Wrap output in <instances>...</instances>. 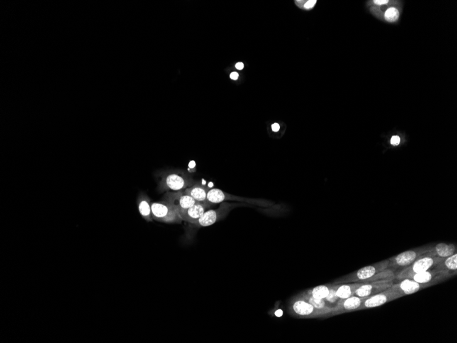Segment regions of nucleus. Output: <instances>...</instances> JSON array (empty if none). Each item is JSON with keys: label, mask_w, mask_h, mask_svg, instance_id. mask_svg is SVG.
Segmentation results:
<instances>
[{"label": "nucleus", "mask_w": 457, "mask_h": 343, "mask_svg": "<svg viewBox=\"0 0 457 343\" xmlns=\"http://www.w3.org/2000/svg\"><path fill=\"white\" fill-rule=\"evenodd\" d=\"M152 217L166 224H181L183 220L178 207L173 202H155L152 204Z\"/></svg>", "instance_id": "obj_1"}, {"label": "nucleus", "mask_w": 457, "mask_h": 343, "mask_svg": "<svg viewBox=\"0 0 457 343\" xmlns=\"http://www.w3.org/2000/svg\"><path fill=\"white\" fill-rule=\"evenodd\" d=\"M288 312L293 317L298 318H318L331 314L328 311L316 309L299 295L291 301Z\"/></svg>", "instance_id": "obj_2"}, {"label": "nucleus", "mask_w": 457, "mask_h": 343, "mask_svg": "<svg viewBox=\"0 0 457 343\" xmlns=\"http://www.w3.org/2000/svg\"><path fill=\"white\" fill-rule=\"evenodd\" d=\"M443 260V258L438 256H429L426 253L419 257L410 266L402 270L395 278L397 280H404V279L409 278L411 275L429 271L430 268L436 267Z\"/></svg>", "instance_id": "obj_3"}, {"label": "nucleus", "mask_w": 457, "mask_h": 343, "mask_svg": "<svg viewBox=\"0 0 457 343\" xmlns=\"http://www.w3.org/2000/svg\"><path fill=\"white\" fill-rule=\"evenodd\" d=\"M389 260H386L374 265L365 267L358 270L356 272L351 273L349 275L338 280L336 284L341 283H355V282H362L367 279L371 278L379 272L384 271L389 267Z\"/></svg>", "instance_id": "obj_4"}, {"label": "nucleus", "mask_w": 457, "mask_h": 343, "mask_svg": "<svg viewBox=\"0 0 457 343\" xmlns=\"http://www.w3.org/2000/svg\"><path fill=\"white\" fill-rule=\"evenodd\" d=\"M238 206L239 205L237 204L223 203L218 209L211 210L205 212L202 217L194 225L198 226V227H208V226H210L226 217L231 210Z\"/></svg>", "instance_id": "obj_5"}, {"label": "nucleus", "mask_w": 457, "mask_h": 343, "mask_svg": "<svg viewBox=\"0 0 457 343\" xmlns=\"http://www.w3.org/2000/svg\"><path fill=\"white\" fill-rule=\"evenodd\" d=\"M402 297L401 294L392 290L390 287V288L386 289V290L381 292V293L368 297L362 304L359 310L380 306V305H383L387 302L397 300V299Z\"/></svg>", "instance_id": "obj_6"}, {"label": "nucleus", "mask_w": 457, "mask_h": 343, "mask_svg": "<svg viewBox=\"0 0 457 343\" xmlns=\"http://www.w3.org/2000/svg\"><path fill=\"white\" fill-rule=\"evenodd\" d=\"M431 249L424 248V249H417L415 250H409V251H404L398 255V256L392 258L389 261V267H405L410 265L419 257L429 252Z\"/></svg>", "instance_id": "obj_7"}, {"label": "nucleus", "mask_w": 457, "mask_h": 343, "mask_svg": "<svg viewBox=\"0 0 457 343\" xmlns=\"http://www.w3.org/2000/svg\"><path fill=\"white\" fill-rule=\"evenodd\" d=\"M451 275L452 274H450L448 271H444V270L438 271V270L434 269L433 271H426L423 272V273L411 275L408 279H411V280H414L418 283L428 284V285L431 286L438 283V282L443 281L445 279L449 278Z\"/></svg>", "instance_id": "obj_8"}, {"label": "nucleus", "mask_w": 457, "mask_h": 343, "mask_svg": "<svg viewBox=\"0 0 457 343\" xmlns=\"http://www.w3.org/2000/svg\"><path fill=\"white\" fill-rule=\"evenodd\" d=\"M393 285V281H377L363 284L355 291V295L360 297L372 296L390 288Z\"/></svg>", "instance_id": "obj_9"}, {"label": "nucleus", "mask_w": 457, "mask_h": 343, "mask_svg": "<svg viewBox=\"0 0 457 343\" xmlns=\"http://www.w3.org/2000/svg\"><path fill=\"white\" fill-rule=\"evenodd\" d=\"M208 206L205 203L198 202L189 209L179 211L183 221L194 225L202 217Z\"/></svg>", "instance_id": "obj_10"}, {"label": "nucleus", "mask_w": 457, "mask_h": 343, "mask_svg": "<svg viewBox=\"0 0 457 343\" xmlns=\"http://www.w3.org/2000/svg\"><path fill=\"white\" fill-rule=\"evenodd\" d=\"M368 297H360L357 296H351L348 298L343 299L338 301V303L336 307H334V312L332 314H337L343 313L345 312H350L359 310L362 304L364 302Z\"/></svg>", "instance_id": "obj_11"}, {"label": "nucleus", "mask_w": 457, "mask_h": 343, "mask_svg": "<svg viewBox=\"0 0 457 343\" xmlns=\"http://www.w3.org/2000/svg\"><path fill=\"white\" fill-rule=\"evenodd\" d=\"M431 286L428 284H420L411 280V279H404L402 282L399 284H396L391 286L392 290H395L402 295V296L406 295H411V294L416 293L418 290L421 288Z\"/></svg>", "instance_id": "obj_12"}, {"label": "nucleus", "mask_w": 457, "mask_h": 343, "mask_svg": "<svg viewBox=\"0 0 457 343\" xmlns=\"http://www.w3.org/2000/svg\"><path fill=\"white\" fill-rule=\"evenodd\" d=\"M190 185V181L187 180L185 177H182V175H178V174H169L165 177V188L168 189V190L177 191L188 188Z\"/></svg>", "instance_id": "obj_13"}, {"label": "nucleus", "mask_w": 457, "mask_h": 343, "mask_svg": "<svg viewBox=\"0 0 457 343\" xmlns=\"http://www.w3.org/2000/svg\"><path fill=\"white\" fill-rule=\"evenodd\" d=\"M236 199H239L240 201H243L241 198L235 197V196L229 195L223 192V191L218 189H211L208 190L207 193V198H206V204L208 207L211 204H219L225 202L226 200H236Z\"/></svg>", "instance_id": "obj_14"}, {"label": "nucleus", "mask_w": 457, "mask_h": 343, "mask_svg": "<svg viewBox=\"0 0 457 343\" xmlns=\"http://www.w3.org/2000/svg\"><path fill=\"white\" fill-rule=\"evenodd\" d=\"M456 247L453 244L447 245L446 243H439L434 248H431L429 253L430 256H438L440 258H447L456 253Z\"/></svg>", "instance_id": "obj_15"}, {"label": "nucleus", "mask_w": 457, "mask_h": 343, "mask_svg": "<svg viewBox=\"0 0 457 343\" xmlns=\"http://www.w3.org/2000/svg\"><path fill=\"white\" fill-rule=\"evenodd\" d=\"M363 285V283L362 282H355V283H346V285H338L336 290L337 296L341 300L353 296L357 289Z\"/></svg>", "instance_id": "obj_16"}, {"label": "nucleus", "mask_w": 457, "mask_h": 343, "mask_svg": "<svg viewBox=\"0 0 457 343\" xmlns=\"http://www.w3.org/2000/svg\"><path fill=\"white\" fill-rule=\"evenodd\" d=\"M208 191L200 184H194L192 187L186 189L184 194L191 196L198 202L205 203L206 204V198ZM207 205V204H206Z\"/></svg>", "instance_id": "obj_17"}, {"label": "nucleus", "mask_w": 457, "mask_h": 343, "mask_svg": "<svg viewBox=\"0 0 457 343\" xmlns=\"http://www.w3.org/2000/svg\"><path fill=\"white\" fill-rule=\"evenodd\" d=\"M299 296L318 310L328 311L331 314L334 312V307H330L326 305V302L323 299L315 298V297L309 296L305 293L301 294Z\"/></svg>", "instance_id": "obj_18"}, {"label": "nucleus", "mask_w": 457, "mask_h": 343, "mask_svg": "<svg viewBox=\"0 0 457 343\" xmlns=\"http://www.w3.org/2000/svg\"><path fill=\"white\" fill-rule=\"evenodd\" d=\"M457 254L452 255L449 257L443 258L441 263L436 266V269L438 271H457Z\"/></svg>", "instance_id": "obj_19"}, {"label": "nucleus", "mask_w": 457, "mask_h": 343, "mask_svg": "<svg viewBox=\"0 0 457 343\" xmlns=\"http://www.w3.org/2000/svg\"><path fill=\"white\" fill-rule=\"evenodd\" d=\"M329 287L327 286L321 285L308 290L305 293L307 294L309 296L315 297V298L323 299V300H324V299L327 297V295H329Z\"/></svg>", "instance_id": "obj_20"}, {"label": "nucleus", "mask_w": 457, "mask_h": 343, "mask_svg": "<svg viewBox=\"0 0 457 343\" xmlns=\"http://www.w3.org/2000/svg\"><path fill=\"white\" fill-rule=\"evenodd\" d=\"M177 204H176L175 205H177L178 207L179 211L189 209L190 207L197 203L195 199H193L191 196L186 195V194L179 196V197H177Z\"/></svg>", "instance_id": "obj_21"}, {"label": "nucleus", "mask_w": 457, "mask_h": 343, "mask_svg": "<svg viewBox=\"0 0 457 343\" xmlns=\"http://www.w3.org/2000/svg\"><path fill=\"white\" fill-rule=\"evenodd\" d=\"M138 209L140 214L147 221L152 220V205L149 202L148 199H140L138 204Z\"/></svg>", "instance_id": "obj_22"}, {"label": "nucleus", "mask_w": 457, "mask_h": 343, "mask_svg": "<svg viewBox=\"0 0 457 343\" xmlns=\"http://www.w3.org/2000/svg\"><path fill=\"white\" fill-rule=\"evenodd\" d=\"M399 18V10L396 8H389L386 11L385 13V19L389 22H394L397 21Z\"/></svg>", "instance_id": "obj_23"}, {"label": "nucleus", "mask_w": 457, "mask_h": 343, "mask_svg": "<svg viewBox=\"0 0 457 343\" xmlns=\"http://www.w3.org/2000/svg\"><path fill=\"white\" fill-rule=\"evenodd\" d=\"M337 287H338V286H335L329 288V295L324 299L325 301L331 304H334L340 300L339 297L337 296L336 295Z\"/></svg>", "instance_id": "obj_24"}, {"label": "nucleus", "mask_w": 457, "mask_h": 343, "mask_svg": "<svg viewBox=\"0 0 457 343\" xmlns=\"http://www.w3.org/2000/svg\"><path fill=\"white\" fill-rule=\"evenodd\" d=\"M317 1L316 0H309L307 1L304 5V7L306 9H310V8L314 7V5L316 4Z\"/></svg>", "instance_id": "obj_25"}, {"label": "nucleus", "mask_w": 457, "mask_h": 343, "mask_svg": "<svg viewBox=\"0 0 457 343\" xmlns=\"http://www.w3.org/2000/svg\"><path fill=\"white\" fill-rule=\"evenodd\" d=\"M391 144L392 145H399L400 143V138L399 136H394L391 139Z\"/></svg>", "instance_id": "obj_26"}, {"label": "nucleus", "mask_w": 457, "mask_h": 343, "mask_svg": "<svg viewBox=\"0 0 457 343\" xmlns=\"http://www.w3.org/2000/svg\"><path fill=\"white\" fill-rule=\"evenodd\" d=\"M375 4L377 5H384L387 4L389 2L388 0H375L374 1Z\"/></svg>", "instance_id": "obj_27"}, {"label": "nucleus", "mask_w": 457, "mask_h": 343, "mask_svg": "<svg viewBox=\"0 0 457 343\" xmlns=\"http://www.w3.org/2000/svg\"><path fill=\"white\" fill-rule=\"evenodd\" d=\"M279 129H280V126L278 123H274L273 125H272V130L274 132H278Z\"/></svg>", "instance_id": "obj_28"}, {"label": "nucleus", "mask_w": 457, "mask_h": 343, "mask_svg": "<svg viewBox=\"0 0 457 343\" xmlns=\"http://www.w3.org/2000/svg\"><path fill=\"white\" fill-rule=\"evenodd\" d=\"M238 76H239V75H238V73L233 72L231 73V75H230V77H231V79H232V80H236L238 78Z\"/></svg>", "instance_id": "obj_29"}, {"label": "nucleus", "mask_w": 457, "mask_h": 343, "mask_svg": "<svg viewBox=\"0 0 457 343\" xmlns=\"http://www.w3.org/2000/svg\"><path fill=\"white\" fill-rule=\"evenodd\" d=\"M236 67L238 70H242L244 68V65L243 62H238L236 65Z\"/></svg>", "instance_id": "obj_30"}]
</instances>
